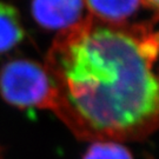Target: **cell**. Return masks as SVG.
<instances>
[{
    "label": "cell",
    "instance_id": "7",
    "mask_svg": "<svg viewBox=\"0 0 159 159\" xmlns=\"http://www.w3.org/2000/svg\"><path fill=\"white\" fill-rule=\"evenodd\" d=\"M144 4L159 13V0H144Z\"/></svg>",
    "mask_w": 159,
    "mask_h": 159
},
{
    "label": "cell",
    "instance_id": "4",
    "mask_svg": "<svg viewBox=\"0 0 159 159\" xmlns=\"http://www.w3.org/2000/svg\"><path fill=\"white\" fill-rule=\"evenodd\" d=\"M90 16L105 23H126L144 4V0H84Z\"/></svg>",
    "mask_w": 159,
    "mask_h": 159
},
{
    "label": "cell",
    "instance_id": "2",
    "mask_svg": "<svg viewBox=\"0 0 159 159\" xmlns=\"http://www.w3.org/2000/svg\"><path fill=\"white\" fill-rule=\"evenodd\" d=\"M0 96L20 110H50L54 102V87L45 66L18 58L0 67Z\"/></svg>",
    "mask_w": 159,
    "mask_h": 159
},
{
    "label": "cell",
    "instance_id": "6",
    "mask_svg": "<svg viewBox=\"0 0 159 159\" xmlns=\"http://www.w3.org/2000/svg\"><path fill=\"white\" fill-rule=\"evenodd\" d=\"M83 159H133V156L121 143L94 142L86 150Z\"/></svg>",
    "mask_w": 159,
    "mask_h": 159
},
{
    "label": "cell",
    "instance_id": "3",
    "mask_svg": "<svg viewBox=\"0 0 159 159\" xmlns=\"http://www.w3.org/2000/svg\"><path fill=\"white\" fill-rule=\"evenodd\" d=\"M84 0H32L35 23L48 31H65L81 21Z\"/></svg>",
    "mask_w": 159,
    "mask_h": 159
},
{
    "label": "cell",
    "instance_id": "5",
    "mask_svg": "<svg viewBox=\"0 0 159 159\" xmlns=\"http://www.w3.org/2000/svg\"><path fill=\"white\" fill-rule=\"evenodd\" d=\"M25 38L20 13L13 5L0 1V56L17 47Z\"/></svg>",
    "mask_w": 159,
    "mask_h": 159
},
{
    "label": "cell",
    "instance_id": "1",
    "mask_svg": "<svg viewBox=\"0 0 159 159\" xmlns=\"http://www.w3.org/2000/svg\"><path fill=\"white\" fill-rule=\"evenodd\" d=\"M45 68L52 112L80 140L133 142L159 129V30L87 16L57 34Z\"/></svg>",
    "mask_w": 159,
    "mask_h": 159
}]
</instances>
